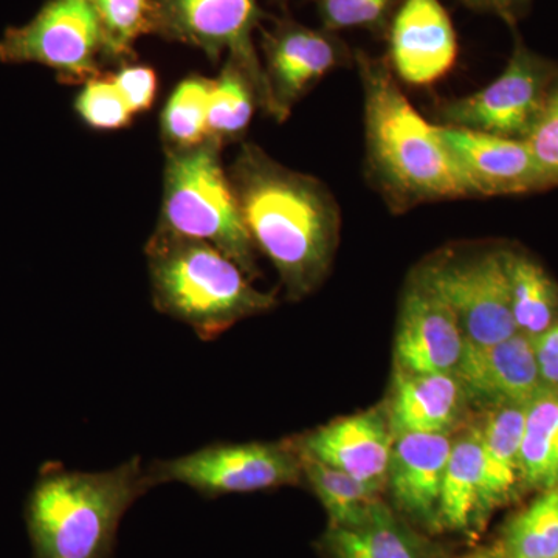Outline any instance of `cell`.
<instances>
[{"label":"cell","instance_id":"1","mask_svg":"<svg viewBox=\"0 0 558 558\" xmlns=\"http://www.w3.org/2000/svg\"><path fill=\"white\" fill-rule=\"evenodd\" d=\"M229 175L256 252L274 264L289 300L311 295L332 264L340 208L325 183L244 143Z\"/></svg>","mask_w":558,"mask_h":558},{"label":"cell","instance_id":"2","mask_svg":"<svg viewBox=\"0 0 558 558\" xmlns=\"http://www.w3.org/2000/svg\"><path fill=\"white\" fill-rule=\"evenodd\" d=\"M368 174L396 211L427 202L475 197L440 137L407 98L387 61L357 51Z\"/></svg>","mask_w":558,"mask_h":558},{"label":"cell","instance_id":"3","mask_svg":"<svg viewBox=\"0 0 558 558\" xmlns=\"http://www.w3.org/2000/svg\"><path fill=\"white\" fill-rule=\"evenodd\" d=\"M149 488L140 458L105 472L44 465L24 510L33 558H112L121 520Z\"/></svg>","mask_w":558,"mask_h":558},{"label":"cell","instance_id":"4","mask_svg":"<svg viewBox=\"0 0 558 558\" xmlns=\"http://www.w3.org/2000/svg\"><path fill=\"white\" fill-rule=\"evenodd\" d=\"M150 295L160 314L190 326L211 341L241 319L277 306L274 293L208 242L157 227L146 244Z\"/></svg>","mask_w":558,"mask_h":558},{"label":"cell","instance_id":"5","mask_svg":"<svg viewBox=\"0 0 558 558\" xmlns=\"http://www.w3.org/2000/svg\"><path fill=\"white\" fill-rule=\"evenodd\" d=\"M222 143L208 137L190 149L165 150L163 194L157 227L215 245L250 279L258 277L236 193L222 163Z\"/></svg>","mask_w":558,"mask_h":558},{"label":"cell","instance_id":"6","mask_svg":"<svg viewBox=\"0 0 558 558\" xmlns=\"http://www.w3.org/2000/svg\"><path fill=\"white\" fill-rule=\"evenodd\" d=\"M150 486L178 483L205 498L269 490L303 483V465L293 440L209 444L189 454L146 465Z\"/></svg>","mask_w":558,"mask_h":558},{"label":"cell","instance_id":"7","mask_svg":"<svg viewBox=\"0 0 558 558\" xmlns=\"http://www.w3.org/2000/svg\"><path fill=\"white\" fill-rule=\"evenodd\" d=\"M106 61L108 44L92 0H47L32 21L0 38V62L46 65L62 83L84 84L101 75Z\"/></svg>","mask_w":558,"mask_h":558},{"label":"cell","instance_id":"8","mask_svg":"<svg viewBox=\"0 0 558 558\" xmlns=\"http://www.w3.org/2000/svg\"><path fill=\"white\" fill-rule=\"evenodd\" d=\"M558 75L554 62L517 40L501 75L468 97L440 102L442 126L526 140L539 119Z\"/></svg>","mask_w":558,"mask_h":558},{"label":"cell","instance_id":"9","mask_svg":"<svg viewBox=\"0 0 558 558\" xmlns=\"http://www.w3.org/2000/svg\"><path fill=\"white\" fill-rule=\"evenodd\" d=\"M260 10L256 0H154L153 33L196 47L216 62L223 53L245 70L269 110V87L253 44Z\"/></svg>","mask_w":558,"mask_h":558},{"label":"cell","instance_id":"10","mask_svg":"<svg viewBox=\"0 0 558 558\" xmlns=\"http://www.w3.org/2000/svg\"><path fill=\"white\" fill-rule=\"evenodd\" d=\"M414 278L453 312L469 343L487 347L519 333L510 307L505 250L433 260Z\"/></svg>","mask_w":558,"mask_h":558},{"label":"cell","instance_id":"11","mask_svg":"<svg viewBox=\"0 0 558 558\" xmlns=\"http://www.w3.org/2000/svg\"><path fill=\"white\" fill-rule=\"evenodd\" d=\"M264 72L269 87V113L284 123L296 102L310 94L330 70L348 60L347 46L328 31H312L281 21L264 32Z\"/></svg>","mask_w":558,"mask_h":558},{"label":"cell","instance_id":"12","mask_svg":"<svg viewBox=\"0 0 558 558\" xmlns=\"http://www.w3.org/2000/svg\"><path fill=\"white\" fill-rule=\"evenodd\" d=\"M439 132L475 197L512 196L549 189L526 140L442 124Z\"/></svg>","mask_w":558,"mask_h":558},{"label":"cell","instance_id":"13","mask_svg":"<svg viewBox=\"0 0 558 558\" xmlns=\"http://www.w3.org/2000/svg\"><path fill=\"white\" fill-rule=\"evenodd\" d=\"M464 332L446 306L416 278L403 293L396 330V366L402 373L454 374L464 354Z\"/></svg>","mask_w":558,"mask_h":558},{"label":"cell","instance_id":"14","mask_svg":"<svg viewBox=\"0 0 558 558\" xmlns=\"http://www.w3.org/2000/svg\"><path fill=\"white\" fill-rule=\"evenodd\" d=\"M453 436L403 433L395 436L387 488L396 512L418 529L435 534L439 501Z\"/></svg>","mask_w":558,"mask_h":558},{"label":"cell","instance_id":"15","mask_svg":"<svg viewBox=\"0 0 558 558\" xmlns=\"http://www.w3.org/2000/svg\"><path fill=\"white\" fill-rule=\"evenodd\" d=\"M301 454L385 490L395 433L387 409H371L312 429L293 440Z\"/></svg>","mask_w":558,"mask_h":558},{"label":"cell","instance_id":"16","mask_svg":"<svg viewBox=\"0 0 558 558\" xmlns=\"http://www.w3.org/2000/svg\"><path fill=\"white\" fill-rule=\"evenodd\" d=\"M458 58V39L439 0H403L389 32V68L403 83L425 87Z\"/></svg>","mask_w":558,"mask_h":558},{"label":"cell","instance_id":"17","mask_svg":"<svg viewBox=\"0 0 558 558\" xmlns=\"http://www.w3.org/2000/svg\"><path fill=\"white\" fill-rule=\"evenodd\" d=\"M454 376L468 392L470 403H478L484 410L526 405L545 388L534 340L520 332L487 347L468 341Z\"/></svg>","mask_w":558,"mask_h":558},{"label":"cell","instance_id":"18","mask_svg":"<svg viewBox=\"0 0 558 558\" xmlns=\"http://www.w3.org/2000/svg\"><path fill=\"white\" fill-rule=\"evenodd\" d=\"M469 407L468 392L454 374H411L396 369L387 413L395 436L451 435L468 416Z\"/></svg>","mask_w":558,"mask_h":558},{"label":"cell","instance_id":"19","mask_svg":"<svg viewBox=\"0 0 558 558\" xmlns=\"http://www.w3.org/2000/svg\"><path fill=\"white\" fill-rule=\"evenodd\" d=\"M318 548L325 558H444L439 545L381 499L359 523L328 526Z\"/></svg>","mask_w":558,"mask_h":558},{"label":"cell","instance_id":"20","mask_svg":"<svg viewBox=\"0 0 558 558\" xmlns=\"http://www.w3.org/2000/svg\"><path fill=\"white\" fill-rule=\"evenodd\" d=\"M484 509V451L478 425L453 438L439 501L440 531L472 534L487 523Z\"/></svg>","mask_w":558,"mask_h":558},{"label":"cell","instance_id":"21","mask_svg":"<svg viewBox=\"0 0 558 558\" xmlns=\"http://www.w3.org/2000/svg\"><path fill=\"white\" fill-rule=\"evenodd\" d=\"M526 407L527 403L487 409L476 424L484 451V509L487 517L512 501L520 487Z\"/></svg>","mask_w":558,"mask_h":558},{"label":"cell","instance_id":"22","mask_svg":"<svg viewBox=\"0 0 558 558\" xmlns=\"http://www.w3.org/2000/svg\"><path fill=\"white\" fill-rule=\"evenodd\" d=\"M505 264L517 330L537 339L558 322V284L537 260L523 253L505 250Z\"/></svg>","mask_w":558,"mask_h":558},{"label":"cell","instance_id":"23","mask_svg":"<svg viewBox=\"0 0 558 558\" xmlns=\"http://www.w3.org/2000/svg\"><path fill=\"white\" fill-rule=\"evenodd\" d=\"M521 484L538 492L558 486V388H543L527 403Z\"/></svg>","mask_w":558,"mask_h":558},{"label":"cell","instance_id":"24","mask_svg":"<svg viewBox=\"0 0 558 558\" xmlns=\"http://www.w3.org/2000/svg\"><path fill=\"white\" fill-rule=\"evenodd\" d=\"M488 558H558V486L508 520Z\"/></svg>","mask_w":558,"mask_h":558},{"label":"cell","instance_id":"25","mask_svg":"<svg viewBox=\"0 0 558 558\" xmlns=\"http://www.w3.org/2000/svg\"><path fill=\"white\" fill-rule=\"evenodd\" d=\"M300 458L303 480L310 484L311 490L328 513V526H351L359 523L380 501L384 494L380 488L369 486L306 454L300 453Z\"/></svg>","mask_w":558,"mask_h":558},{"label":"cell","instance_id":"26","mask_svg":"<svg viewBox=\"0 0 558 558\" xmlns=\"http://www.w3.org/2000/svg\"><path fill=\"white\" fill-rule=\"evenodd\" d=\"M256 108L258 90L245 70L231 58L216 78H211L208 108V137L222 143L236 142L247 132Z\"/></svg>","mask_w":558,"mask_h":558},{"label":"cell","instance_id":"27","mask_svg":"<svg viewBox=\"0 0 558 558\" xmlns=\"http://www.w3.org/2000/svg\"><path fill=\"white\" fill-rule=\"evenodd\" d=\"M211 80L190 75L180 81L165 102L160 137L165 150L190 149L208 138Z\"/></svg>","mask_w":558,"mask_h":558},{"label":"cell","instance_id":"28","mask_svg":"<svg viewBox=\"0 0 558 558\" xmlns=\"http://www.w3.org/2000/svg\"><path fill=\"white\" fill-rule=\"evenodd\" d=\"M100 17L110 60L131 57L135 40L153 33L154 0H92Z\"/></svg>","mask_w":558,"mask_h":558},{"label":"cell","instance_id":"29","mask_svg":"<svg viewBox=\"0 0 558 558\" xmlns=\"http://www.w3.org/2000/svg\"><path fill=\"white\" fill-rule=\"evenodd\" d=\"M75 110L87 126L97 131L123 130L135 116L110 72L83 84L75 98Z\"/></svg>","mask_w":558,"mask_h":558},{"label":"cell","instance_id":"30","mask_svg":"<svg viewBox=\"0 0 558 558\" xmlns=\"http://www.w3.org/2000/svg\"><path fill=\"white\" fill-rule=\"evenodd\" d=\"M529 148L538 161L539 170L550 186L558 185V75L550 87L534 130L526 138Z\"/></svg>","mask_w":558,"mask_h":558},{"label":"cell","instance_id":"31","mask_svg":"<svg viewBox=\"0 0 558 558\" xmlns=\"http://www.w3.org/2000/svg\"><path fill=\"white\" fill-rule=\"evenodd\" d=\"M319 14L328 32L377 27L387 20L396 0H318Z\"/></svg>","mask_w":558,"mask_h":558},{"label":"cell","instance_id":"32","mask_svg":"<svg viewBox=\"0 0 558 558\" xmlns=\"http://www.w3.org/2000/svg\"><path fill=\"white\" fill-rule=\"evenodd\" d=\"M110 76L130 102L135 116L153 108L159 87L156 70L149 65L126 64L121 65L117 72H110Z\"/></svg>","mask_w":558,"mask_h":558},{"label":"cell","instance_id":"33","mask_svg":"<svg viewBox=\"0 0 558 558\" xmlns=\"http://www.w3.org/2000/svg\"><path fill=\"white\" fill-rule=\"evenodd\" d=\"M539 379L545 388H558V322L534 339Z\"/></svg>","mask_w":558,"mask_h":558},{"label":"cell","instance_id":"34","mask_svg":"<svg viewBox=\"0 0 558 558\" xmlns=\"http://www.w3.org/2000/svg\"><path fill=\"white\" fill-rule=\"evenodd\" d=\"M472 9L498 14L508 22L519 20L531 0H464Z\"/></svg>","mask_w":558,"mask_h":558},{"label":"cell","instance_id":"35","mask_svg":"<svg viewBox=\"0 0 558 558\" xmlns=\"http://www.w3.org/2000/svg\"><path fill=\"white\" fill-rule=\"evenodd\" d=\"M469 558H488V557L486 556V554L483 553V554H476V556H472Z\"/></svg>","mask_w":558,"mask_h":558}]
</instances>
